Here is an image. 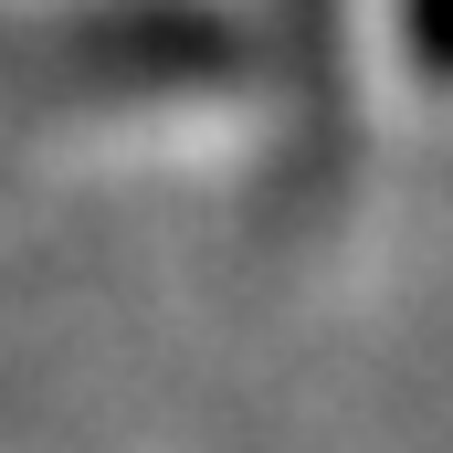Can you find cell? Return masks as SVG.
I'll use <instances>...</instances> for the list:
<instances>
[{"instance_id":"cell-1","label":"cell","mask_w":453,"mask_h":453,"mask_svg":"<svg viewBox=\"0 0 453 453\" xmlns=\"http://www.w3.org/2000/svg\"><path fill=\"white\" fill-rule=\"evenodd\" d=\"M222 74H242V42L190 0H116L64 32V85L85 96H169V85H222Z\"/></svg>"},{"instance_id":"cell-3","label":"cell","mask_w":453,"mask_h":453,"mask_svg":"<svg viewBox=\"0 0 453 453\" xmlns=\"http://www.w3.org/2000/svg\"><path fill=\"white\" fill-rule=\"evenodd\" d=\"M401 32H411V64L453 85V0H401Z\"/></svg>"},{"instance_id":"cell-2","label":"cell","mask_w":453,"mask_h":453,"mask_svg":"<svg viewBox=\"0 0 453 453\" xmlns=\"http://www.w3.org/2000/svg\"><path fill=\"white\" fill-rule=\"evenodd\" d=\"M285 74H296V148H306V180H317V169H338V127H348L338 0H285Z\"/></svg>"}]
</instances>
